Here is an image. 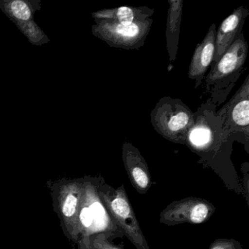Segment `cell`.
<instances>
[{
	"mask_svg": "<svg viewBox=\"0 0 249 249\" xmlns=\"http://www.w3.org/2000/svg\"><path fill=\"white\" fill-rule=\"evenodd\" d=\"M208 214V208L204 204H198L191 212L190 219L195 224L202 223Z\"/></svg>",
	"mask_w": 249,
	"mask_h": 249,
	"instance_id": "11",
	"label": "cell"
},
{
	"mask_svg": "<svg viewBox=\"0 0 249 249\" xmlns=\"http://www.w3.org/2000/svg\"><path fill=\"white\" fill-rule=\"evenodd\" d=\"M249 14L247 8L239 7L220 24L216 30L215 53L213 62H218L224 52L232 44L234 39L243 33L242 30Z\"/></svg>",
	"mask_w": 249,
	"mask_h": 249,
	"instance_id": "5",
	"label": "cell"
},
{
	"mask_svg": "<svg viewBox=\"0 0 249 249\" xmlns=\"http://www.w3.org/2000/svg\"><path fill=\"white\" fill-rule=\"evenodd\" d=\"M80 218H81V221L82 224H84L85 227H89L91 223H92L93 218H94V217H93L92 213H91L89 208H84V209L81 211Z\"/></svg>",
	"mask_w": 249,
	"mask_h": 249,
	"instance_id": "14",
	"label": "cell"
},
{
	"mask_svg": "<svg viewBox=\"0 0 249 249\" xmlns=\"http://www.w3.org/2000/svg\"><path fill=\"white\" fill-rule=\"evenodd\" d=\"M217 114L230 135L242 133L249 135V75L246 77L238 91Z\"/></svg>",
	"mask_w": 249,
	"mask_h": 249,
	"instance_id": "4",
	"label": "cell"
},
{
	"mask_svg": "<svg viewBox=\"0 0 249 249\" xmlns=\"http://www.w3.org/2000/svg\"><path fill=\"white\" fill-rule=\"evenodd\" d=\"M154 10L148 7L122 6L112 9H105L93 13L96 24L100 22L117 23L123 26H129L137 21L149 19Z\"/></svg>",
	"mask_w": 249,
	"mask_h": 249,
	"instance_id": "7",
	"label": "cell"
},
{
	"mask_svg": "<svg viewBox=\"0 0 249 249\" xmlns=\"http://www.w3.org/2000/svg\"><path fill=\"white\" fill-rule=\"evenodd\" d=\"M20 30L24 36L28 37L29 40L35 45H41L49 42V39L45 36L43 32L35 24L34 21H30L27 23L17 24Z\"/></svg>",
	"mask_w": 249,
	"mask_h": 249,
	"instance_id": "10",
	"label": "cell"
},
{
	"mask_svg": "<svg viewBox=\"0 0 249 249\" xmlns=\"http://www.w3.org/2000/svg\"><path fill=\"white\" fill-rule=\"evenodd\" d=\"M213 249H224V248L221 247V246H217V247L213 248Z\"/></svg>",
	"mask_w": 249,
	"mask_h": 249,
	"instance_id": "16",
	"label": "cell"
},
{
	"mask_svg": "<svg viewBox=\"0 0 249 249\" xmlns=\"http://www.w3.org/2000/svg\"><path fill=\"white\" fill-rule=\"evenodd\" d=\"M215 36L216 29L215 24H213L205 38L196 46L194 52L189 65L188 76L191 79L195 80L196 82L195 88L201 85L208 68L213 61Z\"/></svg>",
	"mask_w": 249,
	"mask_h": 249,
	"instance_id": "6",
	"label": "cell"
},
{
	"mask_svg": "<svg viewBox=\"0 0 249 249\" xmlns=\"http://www.w3.org/2000/svg\"><path fill=\"white\" fill-rule=\"evenodd\" d=\"M89 209L91 211V213H92L93 217L100 218V217H102L104 215V210H103L102 205L98 203V202H96V203L91 205Z\"/></svg>",
	"mask_w": 249,
	"mask_h": 249,
	"instance_id": "15",
	"label": "cell"
},
{
	"mask_svg": "<svg viewBox=\"0 0 249 249\" xmlns=\"http://www.w3.org/2000/svg\"><path fill=\"white\" fill-rule=\"evenodd\" d=\"M76 205V197L72 195H68L65 204H64L63 208H62V212H63L64 215L67 217L72 216L75 213Z\"/></svg>",
	"mask_w": 249,
	"mask_h": 249,
	"instance_id": "13",
	"label": "cell"
},
{
	"mask_svg": "<svg viewBox=\"0 0 249 249\" xmlns=\"http://www.w3.org/2000/svg\"></svg>",
	"mask_w": 249,
	"mask_h": 249,
	"instance_id": "17",
	"label": "cell"
},
{
	"mask_svg": "<svg viewBox=\"0 0 249 249\" xmlns=\"http://www.w3.org/2000/svg\"><path fill=\"white\" fill-rule=\"evenodd\" d=\"M112 208L117 215L122 218L128 216L130 213L129 204L123 198L119 197L115 199L112 202Z\"/></svg>",
	"mask_w": 249,
	"mask_h": 249,
	"instance_id": "12",
	"label": "cell"
},
{
	"mask_svg": "<svg viewBox=\"0 0 249 249\" xmlns=\"http://www.w3.org/2000/svg\"><path fill=\"white\" fill-rule=\"evenodd\" d=\"M195 113L179 99H160L151 113L154 129L165 139L185 143L186 135L195 124Z\"/></svg>",
	"mask_w": 249,
	"mask_h": 249,
	"instance_id": "1",
	"label": "cell"
},
{
	"mask_svg": "<svg viewBox=\"0 0 249 249\" xmlns=\"http://www.w3.org/2000/svg\"><path fill=\"white\" fill-rule=\"evenodd\" d=\"M248 43L244 35H239L218 62H212L211 71L205 78L206 89L213 94L221 90L230 91L243 72L247 59Z\"/></svg>",
	"mask_w": 249,
	"mask_h": 249,
	"instance_id": "2",
	"label": "cell"
},
{
	"mask_svg": "<svg viewBox=\"0 0 249 249\" xmlns=\"http://www.w3.org/2000/svg\"><path fill=\"white\" fill-rule=\"evenodd\" d=\"M153 24L152 18L137 21L129 26L117 23L100 22L92 26L95 37L118 49H138L145 44Z\"/></svg>",
	"mask_w": 249,
	"mask_h": 249,
	"instance_id": "3",
	"label": "cell"
},
{
	"mask_svg": "<svg viewBox=\"0 0 249 249\" xmlns=\"http://www.w3.org/2000/svg\"><path fill=\"white\" fill-rule=\"evenodd\" d=\"M39 2L23 0L2 1L0 8L16 24H23L32 21L36 10L40 8V5H37Z\"/></svg>",
	"mask_w": 249,
	"mask_h": 249,
	"instance_id": "9",
	"label": "cell"
},
{
	"mask_svg": "<svg viewBox=\"0 0 249 249\" xmlns=\"http://www.w3.org/2000/svg\"><path fill=\"white\" fill-rule=\"evenodd\" d=\"M168 4L166 38H167V49L169 59L172 62L176 60L178 49L179 34H180L183 1L169 0Z\"/></svg>",
	"mask_w": 249,
	"mask_h": 249,
	"instance_id": "8",
	"label": "cell"
}]
</instances>
